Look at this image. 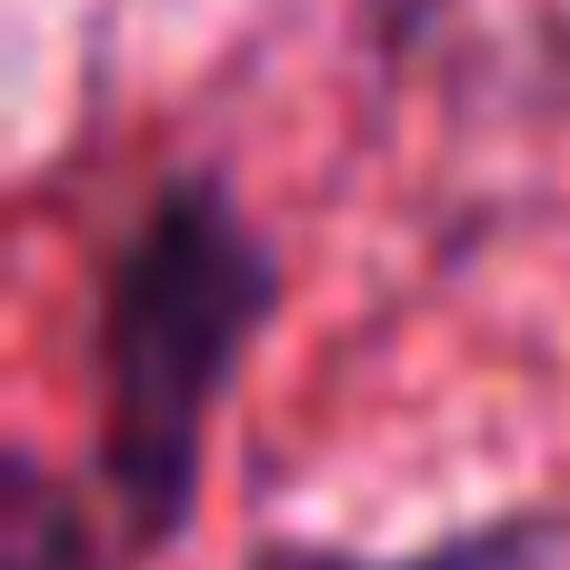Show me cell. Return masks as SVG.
I'll list each match as a JSON object with an SVG mask.
<instances>
[{
    "mask_svg": "<svg viewBox=\"0 0 570 570\" xmlns=\"http://www.w3.org/2000/svg\"><path fill=\"white\" fill-rule=\"evenodd\" d=\"M281 311V271L220 180H160L100 271L90 371H100V481L130 541H170L200 491V441Z\"/></svg>",
    "mask_w": 570,
    "mask_h": 570,
    "instance_id": "cell-1",
    "label": "cell"
},
{
    "mask_svg": "<svg viewBox=\"0 0 570 570\" xmlns=\"http://www.w3.org/2000/svg\"><path fill=\"white\" fill-rule=\"evenodd\" d=\"M401 60L461 110H570V0H401Z\"/></svg>",
    "mask_w": 570,
    "mask_h": 570,
    "instance_id": "cell-2",
    "label": "cell"
},
{
    "mask_svg": "<svg viewBox=\"0 0 570 570\" xmlns=\"http://www.w3.org/2000/svg\"><path fill=\"white\" fill-rule=\"evenodd\" d=\"M250 570H570V511H521V521H491V531H461V541H431V551H401V561L261 551Z\"/></svg>",
    "mask_w": 570,
    "mask_h": 570,
    "instance_id": "cell-3",
    "label": "cell"
}]
</instances>
